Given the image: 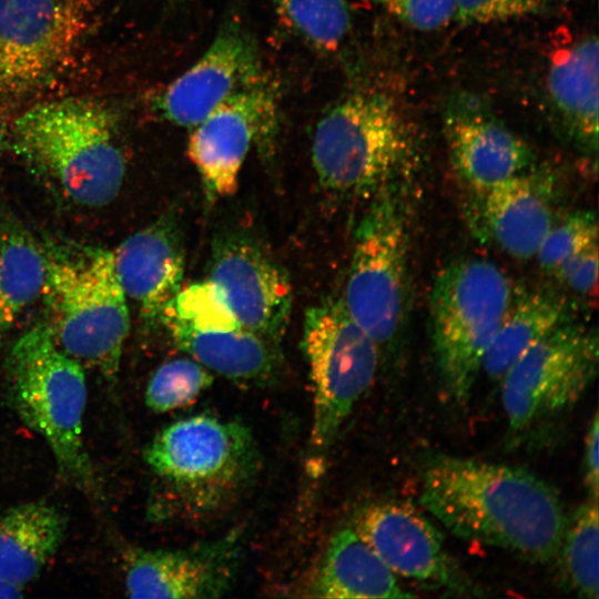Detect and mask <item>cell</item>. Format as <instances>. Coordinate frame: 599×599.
<instances>
[{"mask_svg": "<svg viewBox=\"0 0 599 599\" xmlns=\"http://www.w3.org/2000/svg\"><path fill=\"white\" fill-rule=\"evenodd\" d=\"M420 502L455 536L537 562L558 556L568 524L558 494L534 474L448 455L425 464Z\"/></svg>", "mask_w": 599, "mask_h": 599, "instance_id": "cell-1", "label": "cell"}, {"mask_svg": "<svg viewBox=\"0 0 599 599\" xmlns=\"http://www.w3.org/2000/svg\"><path fill=\"white\" fill-rule=\"evenodd\" d=\"M13 140L18 153L79 205L105 206L122 187L116 118L101 102L65 98L33 105L16 120Z\"/></svg>", "mask_w": 599, "mask_h": 599, "instance_id": "cell-2", "label": "cell"}, {"mask_svg": "<svg viewBox=\"0 0 599 599\" xmlns=\"http://www.w3.org/2000/svg\"><path fill=\"white\" fill-rule=\"evenodd\" d=\"M417 136L388 93L361 90L335 103L316 124L312 162L321 185L348 199H373L413 166Z\"/></svg>", "mask_w": 599, "mask_h": 599, "instance_id": "cell-3", "label": "cell"}, {"mask_svg": "<svg viewBox=\"0 0 599 599\" xmlns=\"http://www.w3.org/2000/svg\"><path fill=\"white\" fill-rule=\"evenodd\" d=\"M42 296L59 347L82 365L115 379L130 329L128 298L118 280L112 251L95 246L45 250Z\"/></svg>", "mask_w": 599, "mask_h": 599, "instance_id": "cell-4", "label": "cell"}, {"mask_svg": "<svg viewBox=\"0 0 599 599\" xmlns=\"http://www.w3.org/2000/svg\"><path fill=\"white\" fill-rule=\"evenodd\" d=\"M9 397L20 419L48 444L60 474L97 496L83 440L87 380L83 365L55 343L47 323L24 333L8 357Z\"/></svg>", "mask_w": 599, "mask_h": 599, "instance_id": "cell-5", "label": "cell"}, {"mask_svg": "<svg viewBox=\"0 0 599 599\" xmlns=\"http://www.w3.org/2000/svg\"><path fill=\"white\" fill-rule=\"evenodd\" d=\"M144 459L182 516L225 507L258 466L252 432L241 422L206 414L166 426L148 444Z\"/></svg>", "mask_w": 599, "mask_h": 599, "instance_id": "cell-6", "label": "cell"}, {"mask_svg": "<svg viewBox=\"0 0 599 599\" xmlns=\"http://www.w3.org/2000/svg\"><path fill=\"white\" fill-rule=\"evenodd\" d=\"M516 288L494 263L465 258L441 268L430 292L432 337L448 395L469 397Z\"/></svg>", "mask_w": 599, "mask_h": 599, "instance_id": "cell-7", "label": "cell"}, {"mask_svg": "<svg viewBox=\"0 0 599 599\" xmlns=\"http://www.w3.org/2000/svg\"><path fill=\"white\" fill-rule=\"evenodd\" d=\"M302 347L314 396L308 466L318 475L342 425L374 382L378 345L342 300L328 298L306 311Z\"/></svg>", "mask_w": 599, "mask_h": 599, "instance_id": "cell-8", "label": "cell"}, {"mask_svg": "<svg viewBox=\"0 0 599 599\" xmlns=\"http://www.w3.org/2000/svg\"><path fill=\"white\" fill-rule=\"evenodd\" d=\"M408 230L396 186L370 199L355 236L342 302L380 345L400 333L408 308Z\"/></svg>", "mask_w": 599, "mask_h": 599, "instance_id": "cell-9", "label": "cell"}, {"mask_svg": "<svg viewBox=\"0 0 599 599\" xmlns=\"http://www.w3.org/2000/svg\"><path fill=\"white\" fill-rule=\"evenodd\" d=\"M596 329L568 321L532 345L504 375L501 400L522 433L572 407L597 376Z\"/></svg>", "mask_w": 599, "mask_h": 599, "instance_id": "cell-10", "label": "cell"}, {"mask_svg": "<svg viewBox=\"0 0 599 599\" xmlns=\"http://www.w3.org/2000/svg\"><path fill=\"white\" fill-rule=\"evenodd\" d=\"M81 17L65 0H0V94L39 88L69 58Z\"/></svg>", "mask_w": 599, "mask_h": 599, "instance_id": "cell-11", "label": "cell"}, {"mask_svg": "<svg viewBox=\"0 0 599 599\" xmlns=\"http://www.w3.org/2000/svg\"><path fill=\"white\" fill-rule=\"evenodd\" d=\"M209 281L243 327L280 343L291 315L292 286L260 242L241 232L220 235L212 245Z\"/></svg>", "mask_w": 599, "mask_h": 599, "instance_id": "cell-12", "label": "cell"}, {"mask_svg": "<svg viewBox=\"0 0 599 599\" xmlns=\"http://www.w3.org/2000/svg\"><path fill=\"white\" fill-rule=\"evenodd\" d=\"M265 80L253 38L231 20L201 58L158 95L155 109L164 120L193 128L231 97Z\"/></svg>", "mask_w": 599, "mask_h": 599, "instance_id": "cell-13", "label": "cell"}, {"mask_svg": "<svg viewBox=\"0 0 599 599\" xmlns=\"http://www.w3.org/2000/svg\"><path fill=\"white\" fill-rule=\"evenodd\" d=\"M275 111L274 92L265 80L231 97L192 128L187 155L210 199L236 191L252 143L271 139Z\"/></svg>", "mask_w": 599, "mask_h": 599, "instance_id": "cell-14", "label": "cell"}, {"mask_svg": "<svg viewBox=\"0 0 599 599\" xmlns=\"http://www.w3.org/2000/svg\"><path fill=\"white\" fill-rule=\"evenodd\" d=\"M443 128L451 164L475 192L535 166L532 149L480 95L453 94L444 109Z\"/></svg>", "mask_w": 599, "mask_h": 599, "instance_id": "cell-15", "label": "cell"}, {"mask_svg": "<svg viewBox=\"0 0 599 599\" xmlns=\"http://www.w3.org/2000/svg\"><path fill=\"white\" fill-rule=\"evenodd\" d=\"M240 565L235 538L175 550L134 549L125 567L130 598H217L233 586Z\"/></svg>", "mask_w": 599, "mask_h": 599, "instance_id": "cell-16", "label": "cell"}, {"mask_svg": "<svg viewBox=\"0 0 599 599\" xmlns=\"http://www.w3.org/2000/svg\"><path fill=\"white\" fill-rule=\"evenodd\" d=\"M353 527L395 575L466 589L441 534L416 508L396 501L372 504L359 511Z\"/></svg>", "mask_w": 599, "mask_h": 599, "instance_id": "cell-17", "label": "cell"}, {"mask_svg": "<svg viewBox=\"0 0 599 599\" xmlns=\"http://www.w3.org/2000/svg\"><path fill=\"white\" fill-rule=\"evenodd\" d=\"M114 270L146 327L162 324L182 290L185 254L176 221L162 217L126 237L112 251Z\"/></svg>", "mask_w": 599, "mask_h": 599, "instance_id": "cell-18", "label": "cell"}, {"mask_svg": "<svg viewBox=\"0 0 599 599\" xmlns=\"http://www.w3.org/2000/svg\"><path fill=\"white\" fill-rule=\"evenodd\" d=\"M478 194V215L486 234L508 255H536L555 223V186L535 166Z\"/></svg>", "mask_w": 599, "mask_h": 599, "instance_id": "cell-19", "label": "cell"}, {"mask_svg": "<svg viewBox=\"0 0 599 599\" xmlns=\"http://www.w3.org/2000/svg\"><path fill=\"white\" fill-rule=\"evenodd\" d=\"M598 50L592 34L560 49L549 62L545 82L558 126L590 155L598 149Z\"/></svg>", "mask_w": 599, "mask_h": 599, "instance_id": "cell-20", "label": "cell"}, {"mask_svg": "<svg viewBox=\"0 0 599 599\" xmlns=\"http://www.w3.org/2000/svg\"><path fill=\"white\" fill-rule=\"evenodd\" d=\"M162 324L174 343L210 372L237 383L268 382L280 369V343L243 326L196 328L165 315Z\"/></svg>", "mask_w": 599, "mask_h": 599, "instance_id": "cell-21", "label": "cell"}, {"mask_svg": "<svg viewBox=\"0 0 599 599\" xmlns=\"http://www.w3.org/2000/svg\"><path fill=\"white\" fill-rule=\"evenodd\" d=\"M309 590L312 596L332 599L414 597L353 526L331 538Z\"/></svg>", "mask_w": 599, "mask_h": 599, "instance_id": "cell-22", "label": "cell"}, {"mask_svg": "<svg viewBox=\"0 0 599 599\" xmlns=\"http://www.w3.org/2000/svg\"><path fill=\"white\" fill-rule=\"evenodd\" d=\"M67 520L53 505L30 501L0 516V579L24 589L60 548Z\"/></svg>", "mask_w": 599, "mask_h": 599, "instance_id": "cell-23", "label": "cell"}, {"mask_svg": "<svg viewBox=\"0 0 599 599\" xmlns=\"http://www.w3.org/2000/svg\"><path fill=\"white\" fill-rule=\"evenodd\" d=\"M570 321L567 302L551 292L516 290L483 359L481 370L500 380L538 341Z\"/></svg>", "mask_w": 599, "mask_h": 599, "instance_id": "cell-24", "label": "cell"}, {"mask_svg": "<svg viewBox=\"0 0 599 599\" xmlns=\"http://www.w3.org/2000/svg\"><path fill=\"white\" fill-rule=\"evenodd\" d=\"M45 277V250L19 223L0 219V337L42 296Z\"/></svg>", "mask_w": 599, "mask_h": 599, "instance_id": "cell-25", "label": "cell"}, {"mask_svg": "<svg viewBox=\"0 0 599 599\" xmlns=\"http://www.w3.org/2000/svg\"><path fill=\"white\" fill-rule=\"evenodd\" d=\"M598 500L590 499L575 512L559 549L566 580L579 596L598 598Z\"/></svg>", "mask_w": 599, "mask_h": 599, "instance_id": "cell-26", "label": "cell"}, {"mask_svg": "<svg viewBox=\"0 0 599 599\" xmlns=\"http://www.w3.org/2000/svg\"><path fill=\"white\" fill-rule=\"evenodd\" d=\"M281 19L309 45L334 51L347 37L352 14L346 0H272Z\"/></svg>", "mask_w": 599, "mask_h": 599, "instance_id": "cell-27", "label": "cell"}, {"mask_svg": "<svg viewBox=\"0 0 599 599\" xmlns=\"http://www.w3.org/2000/svg\"><path fill=\"white\" fill-rule=\"evenodd\" d=\"M211 372L193 358L162 364L151 377L145 403L155 413H166L192 403L211 386Z\"/></svg>", "mask_w": 599, "mask_h": 599, "instance_id": "cell-28", "label": "cell"}, {"mask_svg": "<svg viewBox=\"0 0 599 599\" xmlns=\"http://www.w3.org/2000/svg\"><path fill=\"white\" fill-rule=\"evenodd\" d=\"M597 242L596 215L589 211H577L555 221L535 256L540 267L554 275L568 257Z\"/></svg>", "mask_w": 599, "mask_h": 599, "instance_id": "cell-29", "label": "cell"}, {"mask_svg": "<svg viewBox=\"0 0 599 599\" xmlns=\"http://www.w3.org/2000/svg\"><path fill=\"white\" fill-rule=\"evenodd\" d=\"M165 315H172L196 328L242 326L222 293L210 281L181 290Z\"/></svg>", "mask_w": 599, "mask_h": 599, "instance_id": "cell-30", "label": "cell"}, {"mask_svg": "<svg viewBox=\"0 0 599 599\" xmlns=\"http://www.w3.org/2000/svg\"><path fill=\"white\" fill-rule=\"evenodd\" d=\"M565 0H455V22L485 24L554 13Z\"/></svg>", "mask_w": 599, "mask_h": 599, "instance_id": "cell-31", "label": "cell"}, {"mask_svg": "<svg viewBox=\"0 0 599 599\" xmlns=\"http://www.w3.org/2000/svg\"><path fill=\"white\" fill-rule=\"evenodd\" d=\"M418 31H434L455 21V0H367Z\"/></svg>", "mask_w": 599, "mask_h": 599, "instance_id": "cell-32", "label": "cell"}, {"mask_svg": "<svg viewBox=\"0 0 599 599\" xmlns=\"http://www.w3.org/2000/svg\"><path fill=\"white\" fill-rule=\"evenodd\" d=\"M562 284L580 295H596L598 283V242L568 257L554 273Z\"/></svg>", "mask_w": 599, "mask_h": 599, "instance_id": "cell-33", "label": "cell"}, {"mask_svg": "<svg viewBox=\"0 0 599 599\" xmlns=\"http://www.w3.org/2000/svg\"><path fill=\"white\" fill-rule=\"evenodd\" d=\"M599 420L595 414L590 423L585 445V478L590 493V499L598 500V484H599Z\"/></svg>", "mask_w": 599, "mask_h": 599, "instance_id": "cell-34", "label": "cell"}, {"mask_svg": "<svg viewBox=\"0 0 599 599\" xmlns=\"http://www.w3.org/2000/svg\"><path fill=\"white\" fill-rule=\"evenodd\" d=\"M21 588L12 586L0 579V598H18L22 596Z\"/></svg>", "mask_w": 599, "mask_h": 599, "instance_id": "cell-35", "label": "cell"}, {"mask_svg": "<svg viewBox=\"0 0 599 599\" xmlns=\"http://www.w3.org/2000/svg\"><path fill=\"white\" fill-rule=\"evenodd\" d=\"M7 140V128L3 120L0 118V153L4 146Z\"/></svg>", "mask_w": 599, "mask_h": 599, "instance_id": "cell-36", "label": "cell"}]
</instances>
